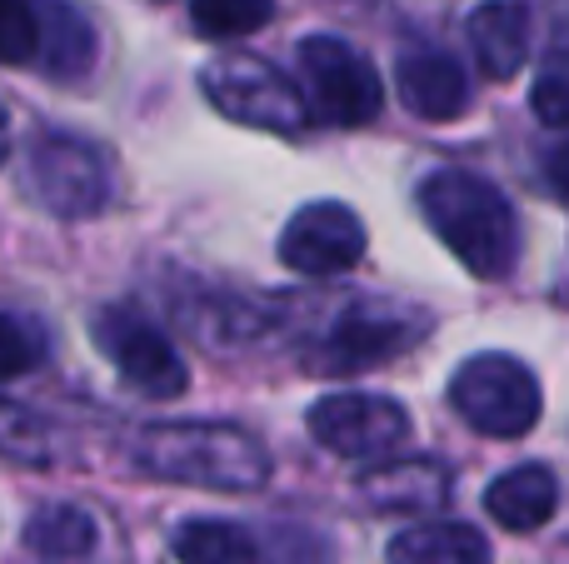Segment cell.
Segmentation results:
<instances>
[{"label": "cell", "instance_id": "cell-1", "mask_svg": "<svg viewBox=\"0 0 569 564\" xmlns=\"http://www.w3.org/2000/svg\"><path fill=\"white\" fill-rule=\"evenodd\" d=\"M420 215L475 280H505L520 265V215L470 170H435L420 180Z\"/></svg>", "mask_w": 569, "mask_h": 564}, {"label": "cell", "instance_id": "cell-2", "mask_svg": "<svg viewBox=\"0 0 569 564\" xmlns=\"http://www.w3.org/2000/svg\"><path fill=\"white\" fill-rule=\"evenodd\" d=\"M136 465L170 485L230 490L246 495L270 480V455L250 430L216 425V420H176V425H150L136 440Z\"/></svg>", "mask_w": 569, "mask_h": 564}, {"label": "cell", "instance_id": "cell-3", "mask_svg": "<svg viewBox=\"0 0 569 564\" xmlns=\"http://www.w3.org/2000/svg\"><path fill=\"white\" fill-rule=\"evenodd\" d=\"M450 405L470 430L490 440H520L535 430L545 400L540 380L515 355H470L450 380Z\"/></svg>", "mask_w": 569, "mask_h": 564}, {"label": "cell", "instance_id": "cell-4", "mask_svg": "<svg viewBox=\"0 0 569 564\" xmlns=\"http://www.w3.org/2000/svg\"><path fill=\"white\" fill-rule=\"evenodd\" d=\"M26 185L36 200L60 220H90L110 205V160L86 135H66V130H40L30 140L26 155Z\"/></svg>", "mask_w": 569, "mask_h": 564}, {"label": "cell", "instance_id": "cell-5", "mask_svg": "<svg viewBox=\"0 0 569 564\" xmlns=\"http://www.w3.org/2000/svg\"><path fill=\"white\" fill-rule=\"evenodd\" d=\"M300 100L325 125H370L385 105L375 66L340 36L300 40Z\"/></svg>", "mask_w": 569, "mask_h": 564}, {"label": "cell", "instance_id": "cell-6", "mask_svg": "<svg viewBox=\"0 0 569 564\" xmlns=\"http://www.w3.org/2000/svg\"><path fill=\"white\" fill-rule=\"evenodd\" d=\"M206 100L236 125H256V130H276V135H295L305 125V100L300 85L280 75L270 60L256 56H216L200 70Z\"/></svg>", "mask_w": 569, "mask_h": 564}, {"label": "cell", "instance_id": "cell-7", "mask_svg": "<svg viewBox=\"0 0 569 564\" xmlns=\"http://www.w3.org/2000/svg\"><path fill=\"white\" fill-rule=\"evenodd\" d=\"M90 335H96L100 355L116 365V375L126 380L130 390H140V395L176 400L180 390L190 385L186 360L176 355V345H170L136 305H106L96 315V325H90Z\"/></svg>", "mask_w": 569, "mask_h": 564}, {"label": "cell", "instance_id": "cell-8", "mask_svg": "<svg viewBox=\"0 0 569 564\" xmlns=\"http://www.w3.org/2000/svg\"><path fill=\"white\" fill-rule=\"evenodd\" d=\"M305 425L340 460H390L410 440V415L385 395H325L310 405Z\"/></svg>", "mask_w": 569, "mask_h": 564}, {"label": "cell", "instance_id": "cell-9", "mask_svg": "<svg viewBox=\"0 0 569 564\" xmlns=\"http://www.w3.org/2000/svg\"><path fill=\"white\" fill-rule=\"evenodd\" d=\"M280 260L295 275L330 280L345 275L365 260V225L350 205L340 200H315V205L295 210L290 225L280 235Z\"/></svg>", "mask_w": 569, "mask_h": 564}, {"label": "cell", "instance_id": "cell-10", "mask_svg": "<svg viewBox=\"0 0 569 564\" xmlns=\"http://www.w3.org/2000/svg\"><path fill=\"white\" fill-rule=\"evenodd\" d=\"M430 330V320L420 310H395V305H350L340 320L330 325L320 345V365L325 370H370L385 360L405 355L415 340Z\"/></svg>", "mask_w": 569, "mask_h": 564}, {"label": "cell", "instance_id": "cell-11", "mask_svg": "<svg viewBox=\"0 0 569 564\" xmlns=\"http://www.w3.org/2000/svg\"><path fill=\"white\" fill-rule=\"evenodd\" d=\"M470 50L475 66L490 80H515L530 60V10L525 0H485V6L470 10Z\"/></svg>", "mask_w": 569, "mask_h": 564}, {"label": "cell", "instance_id": "cell-12", "mask_svg": "<svg viewBox=\"0 0 569 564\" xmlns=\"http://www.w3.org/2000/svg\"><path fill=\"white\" fill-rule=\"evenodd\" d=\"M395 85H400V100L420 120H455V115H465V105H470V80H465L460 60L445 56V50L400 56Z\"/></svg>", "mask_w": 569, "mask_h": 564}, {"label": "cell", "instance_id": "cell-13", "mask_svg": "<svg viewBox=\"0 0 569 564\" xmlns=\"http://www.w3.org/2000/svg\"><path fill=\"white\" fill-rule=\"evenodd\" d=\"M555 510H560V485L545 465H515L485 490V515L510 535H530V530L550 525Z\"/></svg>", "mask_w": 569, "mask_h": 564}, {"label": "cell", "instance_id": "cell-14", "mask_svg": "<svg viewBox=\"0 0 569 564\" xmlns=\"http://www.w3.org/2000/svg\"><path fill=\"white\" fill-rule=\"evenodd\" d=\"M40 6V66L56 80H80L96 66V26L70 0H36Z\"/></svg>", "mask_w": 569, "mask_h": 564}, {"label": "cell", "instance_id": "cell-15", "mask_svg": "<svg viewBox=\"0 0 569 564\" xmlns=\"http://www.w3.org/2000/svg\"><path fill=\"white\" fill-rule=\"evenodd\" d=\"M390 564H490V545L475 525L440 520V525H415L395 535Z\"/></svg>", "mask_w": 569, "mask_h": 564}, {"label": "cell", "instance_id": "cell-16", "mask_svg": "<svg viewBox=\"0 0 569 564\" xmlns=\"http://www.w3.org/2000/svg\"><path fill=\"white\" fill-rule=\"evenodd\" d=\"M445 490H450L445 470L425 465V460L420 465H415V460H405V465H380L365 475V495L380 510H400V515H430V510H440Z\"/></svg>", "mask_w": 569, "mask_h": 564}, {"label": "cell", "instance_id": "cell-17", "mask_svg": "<svg viewBox=\"0 0 569 564\" xmlns=\"http://www.w3.org/2000/svg\"><path fill=\"white\" fill-rule=\"evenodd\" d=\"M26 545L46 560H86L100 545V530L80 505H40L26 525Z\"/></svg>", "mask_w": 569, "mask_h": 564}, {"label": "cell", "instance_id": "cell-18", "mask_svg": "<svg viewBox=\"0 0 569 564\" xmlns=\"http://www.w3.org/2000/svg\"><path fill=\"white\" fill-rule=\"evenodd\" d=\"M176 560L180 564H260V545L250 530L226 525V520H186L176 530Z\"/></svg>", "mask_w": 569, "mask_h": 564}, {"label": "cell", "instance_id": "cell-19", "mask_svg": "<svg viewBox=\"0 0 569 564\" xmlns=\"http://www.w3.org/2000/svg\"><path fill=\"white\" fill-rule=\"evenodd\" d=\"M276 0H190V20L210 40H240L270 26Z\"/></svg>", "mask_w": 569, "mask_h": 564}, {"label": "cell", "instance_id": "cell-20", "mask_svg": "<svg viewBox=\"0 0 569 564\" xmlns=\"http://www.w3.org/2000/svg\"><path fill=\"white\" fill-rule=\"evenodd\" d=\"M0 66H40L36 0H0Z\"/></svg>", "mask_w": 569, "mask_h": 564}, {"label": "cell", "instance_id": "cell-21", "mask_svg": "<svg viewBox=\"0 0 569 564\" xmlns=\"http://www.w3.org/2000/svg\"><path fill=\"white\" fill-rule=\"evenodd\" d=\"M0 455L20 465H50V435L30 410L0 400Z\"/></svg>", "mask_w": 569, "mask_h": 564}, {"label": "cell", "instance_id": "cell-22", "mask_svg": "<svg viewBox=\"0 0 569 564\" xmlns=\"http://www.w3.org/2000/svg\"><path fill=\"white\" fill-rule=\"evenodd\" d=\"M530 110L555 130H569V50L550 56L535 75V90H530Z\"/></svg>", "mask_w": 569, "mask_h": 564}, {"label": "cell", "instance_id": "cell-23", "mask_svg": "<svg viewBox=\"0 0 569 564\" xmlns=\"http://www.w3.org/2000/svg\"><path fill=\"white\" fill-rule=\"evenodd\" d=\"M40 360H46V340H40V330H30L26 320H16V315L0 310V380L30 375Z\"/></svg>", "mask_w": 569, "mask_h": 564}, {"label": "cell", "instance_id": "cell-24", "mask_svg": "<svg viewBox=\"0 0 569 564\" xmlns=\"http://www.w3.org/2000/svg\"><path fill=\"white\" fill-rule=\"evenodd\" d=\"M545 180H550L555 195L569 200V140H565V145H555L550 155H545Z\"/></svg>", "mask_w": 569, "mask_h": 564}, {"label": "cell", "instance_id": "cell-25", "mask_svg": "<svg viewBox=\"0 0 569 564\" xmlns=\"http://www.w3.org/2000/svg\"><path fill=\"white\" fill-rule=\"evenodd\" d=\"M10 150V120H6V105H0V155Z\"/></svg>", "mask_w": 569, "mask_h": 564}]
</instances>
